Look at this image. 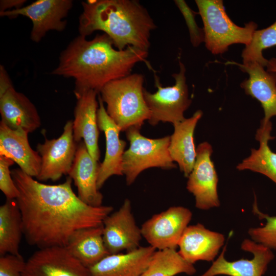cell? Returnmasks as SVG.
Wrapping results in <instances>:
<instances>
[{
    "label": "cell",
    "mask_w": 276,
    "mask_h": 276,
    "mask_svg": "<svg viewBox=\"0 0 276 276\" xmlns=\"http://www.w3.org/2000/svg\"><path fill=\"white\" fill-rule=\"evenodd\" d=\"M19 191L24 235L30 245L42 248L66 247L77 231L103 224L112 213L111 206H93L74 192L68 176L60 184L47 185L35 180L20 169L11 170Z\"/></svg>",
    "instance_id": "cell-1"
},
{
    "label": "cell",
    "mask_w": 276,
    "mask_h": 276,
    "mask_svg": "<svg viewBox=\"0 0 276 276\" xmlns=\"http://www.w3.org/2000/svg\"><path fill=\"white\" fill-rule=\"evenodd\" d=\"M113 47L105 33L89 40L80 35L62 51L52 74L74 78L75 96L87 90L99 93L108 82L131 74L134 65L148 56V52L132 46L123 50Z\"/></svg>",
    "instance_id": "cell-2"
},
{
    "label": "cell",
    "mask_w": 276,
    "mask_h": 276,
    "mask_svg": "<svg viewBox=\"0 0 276 276\" xmlns=\"http://www.w3.org/2000/svg\"><path fill=\"white\" fill-rule=\"evenodd\" d=\"M79 31L86 37L102 31L114 47L128 46L148 52L151 32L157 26L147 9L135 0H96L82 2Z\"/></svg>",
    "instance_id": "cell-3"
},
{
    "label": "cell",
    "mask_w": 276,
    "mask_h": 276,
    "mask_svg": "<svg viewBox=\"0 0 276 276\" xmlns=\"http://www.w3.org/2000/svg\"><path fill=\"white\" fill-rule=\"evenodd\" d=\"M144 81L143 75L131 74L108 82L99 92L107 114L121 131L132 127L141 128L150 117L144 96Z\"/></svg>",
    "instance_id": "cell-4"
},
{
    "label": "cell",
    "mask_w": 276,
    "mask_h": 276,
    "mask_svg": "<svg viewBox=\"0 0 276 276\" xmlns=\"http://www.w3.org/2000/svg\"><path fill=\"white\" fill-rule=\"evenodd\" d=\"M203 24L205 47L213 54H222L229 45L251 41L257 24L251 21L243 27L235 24L227 15L221 0H196Z\"/></svg>",
    "instance_id": "cell-5"
},
{
    "label": "cell",
    "mask_w": 276,
    "mask_h": 276,
    "mask_svg": "<svg viewBox=\"0 0 276 276\" xmlns=\"http://www.w3.org/2000/svg\"><path fill=\"white\" fill-rule=\"evenodd\" d=\"M140 129L132 127L126 131L130 146L123 156L122 172L128 185L134 182L139 175L148 168H176L169 152L170 136L149 139L141 134Z\"/></svg>",
    "instance_id": "cell-6"
},
{
    "label": "cell",
    "mask_w": 276,
    "mask_h": 276,
    "mask_svg": "<svg viewBox=\"0 0 276 276\" xmlns=\"http://www.w3.org/2000/svg\"><path fill=\"white\" fill-rule=\"evenodd\" d=\"M179 63V73L172 75L175 80L173 86H163L158 77L155 75L154 83L157 91L151 93L144 89V99L150 112L148 121L151 125L155 126L160 122L174 125L185 119L184 112L190 106L192 100L189 98L185 66L181 61Z\"/></svg>",
    "instance_id": "cell-7"
},
{
    "label": "cell",
    "mask_w": 276,
    "mask_h": 276,
    "mask_svg": "<svg viewBox=\"0 0 276 276\" xmlns=\"http://www.w3.org/2000/svg\"><path fill=\"white\" fill-rule=\"evenodd\" d=\"M192 218V213L181 206H171L152 216L141 227L142 237L156 249H176Z\"/></svg>",
    "instance_id": "cell-8"
},
{
    "label": "cell",
    "mask_w": 276,
    "mask_h": 276,
    "mask_svg": "<svg viewBox=\"0 0 276 276\" xmlns=\"http://www.w3.org/2000/svg\"><path fill=\"white\" fill-rule=\"evenodd\" d=\"M77 146L73 136V120H68L59 137L52 140L45 138L43 144L37 145L41 167L36 178L40 181H56L63 175L68 174L74 162Z\"/></svg>",
    "instance_id": "cell-9"
},
{
    "label": "cell",
    "mask_w": 276,
    "mask_h": 276,
    "mask_svg": "<svg viewBox=\"0 0 276 276\" xmlns=\"http://www.w3.org/2000/svg\"><path fill=\"white\" fill-rule=\"evenodd\" d=\"M212 146L200 143L196 149V158L192 171L188 177L187 189L195 197V206L208 210L220 206L217 186L218 177L211 155Z\"/></svg>",
    "instance_id": "cell-10"
},
{
    "label": "cell",
    "mask_w": 276,
    "mask_h": 276,
    "mask_svg": "<svg viewBox=\"0 0 276 276\" xmlns=\"http://www.w3.org/2000/svg\"><path fill=\"white\" fill-rule=\"evenodd\" d=\"M73 6L71 0H38L21 8L0 12L1 16L14 18L22 15L33 24L31 39L38 42L50 30L62 31L66 21L63 20Z\"/></svg>",
    "instance_id": "cell-11"
},
{
    "label": "cell",
    "mask_w": 276,
    "mask_h": 276,
    "mask_svg": "<svg viewBox=\"0 0 276 276\" xmlns=\"http://www.w3.org/2000/svg\"><path fill=\"white\" fill-rule=\"evenodd\" d=\"M23 276H90L83 265L66 247L39 249L26 261Z\"/></svg>",
    "instance_id": "cell-12"
},
{
    "label": "cell",
    "mask_w": 276,
    "mask_h": 276,
    "mask_svg": "<svg viewBox=\"0 0 276 276\" xmlns=\"http://www.w3.org/2000/svg\"><path fill=\"white\" fill-rule=\"evenodd\" d=\"M241 248L251 253L253 258L227 261L225 258V245L210 267L199 276H263L267 270L268 264L274 258L272 250L249 239L243 241Z\"/></svg>",
    "instance_id": "cell-13"
},
{
    "label": "cell",
    "mask_w": 276,
    "mask_h": 276,
    "mask_svg": "<svg viewBox=\"0 0 276 276\" xmlns=\"http://www.w3.org/2000/svg\"><path fill=\"white\" fill-rule=\"evenodd\" d=\"M105 245L110 254L139 248L142 237L132 213L130 200L125 199L120 209L111 213L103 222Z\"/></svg>",
    "instance_id": "cell-14"
},
{
    "label": "cell",
    "mask_w": 276,
    "mask_h": 276,
    "mask_svg": "<svg viewBox=\"0 0 276 276\" xmlns=\"http://www.w3.org/2000/svg\"><path fill=\"white\" fill-rule=\"evenodd\" d=\"M98 93L94 90H87L76 96V105L73 120V136L76 143L83 140L88 152L96 163L100 156L98 146L99 127L97 112Z\"/></svg>",
    "instance_id": "cell-15"
},
{
    "label": "cell",
    "mask_w": 276,
    "mask_h": 276,
    "mask_svg": "<svg viewBox=\"0 0 276 276\" xmlns=\"http://www.w3.org/2000/svg\"><path fill=\"white\" fill-rule=\"evenodd\" d=\"M98 102V125L99 130L104 132L106 141L104 159L99 164L98 169L97 187L100 190L111 176L123 175L122 159L126 143L120 139L121 130L107 114L104 102L99 96Z\"/></svg>",
    "instance_id": "cell-16"
},
{
    "label": "cell",
    "mask_w": 276,
    "mask_h": 276,
    "mask_svg": "<svg viewBox=\"0 0 276 276\" xmlns=\"http://www.w3.org/2000/svg\"><path fill=\"white\" fill-rule=\"evenodd\" d=\"M224 236L212 231L201 223L189 225L178 244L180 255L194 264L199 261L213 262L224 245Z\"/></svg>",
    "instance_id": "cell-17"
},
{
    "label": "cell",
    "mask_w": 276,
    "mask_h": 276,
    "mask_svg": "<svg viewBox=\"0 0 276 276\" xmlns=\"http://www.w3.org/2000/svg\"><path fill=\"white\" fill-rule=\"evenodd\" d=\"M28 132L22 129H12L0 122V155L16 163L24 172L33 177L39 175L41 158L30 146Z\"/></svg>",
    "instance_id": "cell-18"
},
{
    "label": "cell",
    "mask_w": 276,
    "mask_h": 276,
    "mask_svg": "<svg viewBox=\"0 0 276 276\" xmlns=\"http://www.w3.org/2000/svg\"><path fill=\"white\" fill-rule=\"evenodd\" d=\"M156 251L149 245L125 254H110L88 268L90 276H141Z\"/></svg>",
    "instance_id": "cell-19"
},
{
    "label": "cell",
    "mask_w": 276,
    "mask_h": 276,
    "mask_svg": "<svg viewBox=\"0 0 276 276\" xmlns=\"http://www.w3.org/2000/svg\"><path fill=\"white\" fill-rule=\"evenodd\" d=\"M239 65L249 75L240 86L247 95L260 102L264 112L261 124L266 125L272 117L276 116V73L265 70L258 63Z\"/></svg>",
    "instance_id": "cell-20"
},
{
    "label": "cell",
    "mask_w": 276,
    "mask_h": 276,
    "mask_svg": "<svg viewBox=\"0 0 276 276\" xmlns=\"http://www.w3.org/2000/svg\"><path fill=\"white\" fill-rule=\"evenodd\" d=\"M99 167L83 141L77 143L74 162L68 175L77 187L79 198L93 206L102 205L103 195L97 187Z\"/></svg>",
    "instance_id": "cell-21"
},
{
    "label": "cell",
    "mask_w": 276,
    "mask_h": 276,
    "mask_svg": "<svg viewBox=\"0 0 276 276\" xmlns=\"http://www.w3.org/2000/svg\"><path fill=\"white\" fill-rule=\"evenodd\" d=\"M0 113L1 122L13 130L22 129L30 133L41 125L35 106L13 86L0 95Z\"/></svg>",
    "instance_id": "cell-22"
},
{
    "label": "cell",
    "mask_w": 276,
    "mask_h": 276,
    "mask_svg": "<svg viewBox=\"0 0 276 276\" xmlns=\"http://www.w3.org/2000/svg\"><path fill=\"white\" fill-rule=\"evenodd\" d=\"M202 116L200 110L193 116L176 123L170 136L169 152L173 162L177 163L181 172L188 177L194 167L196 158L194 133L196 125Z\"/></svg>",
    "instance_id": "cell-23"
},
{
    "label": "cell",
    "mask_w": 276,
    "mask_h": 276,
    "mask_svg": "<svg viewBox=\"0 0 276 276\" xmlns=\"http://www.w3.org/2000/svg\"><path fill=\"white\" fill-rule=\"evenodd\" d=\"M103 224L76 232L66 246L71 254L87 268L110 255L104 243Z\"/></svg>",
    "instance_id": "cell-24"
},
{
    "label": "cell",
    "mask_w": 276,
    "mask_h": 276,
    "mask_svg": "<svg viewBox=\"0 0 276 276\" xmlns=\"http://www.w3.org/2000/svg\"><path fill=\"white\" fill-rule=\"evenodd\" d=\"M272 123L261 124L257 130L256 139L259 142L258 149H251L250 155L239 163L236 168L239 171L249 170L262 174L276 184V153L268 146V141L274 137L271 135Z\"/></svg>",
    "instance_id": "cell-25"
},
{
    "label": "cell",
    "mask_w": 276,
    "mask_h": 276,
    "mask_svg": "<svg viewBox=\"0 0 276 276\" xmlns=\"http://www.w3.org/2000/svg\"><path fill=\"white\" fill-rule=\"evenodd\" d=\"M22 235V217L16 199H7L0 206V255H20Z\"/></svg>",
    "instance_id": "cell-26"
},
{
    "label": "cell",
    "mask_w": 276,
    "mask_h": 276,
    "mask_svg": "<svg viewBox=\"0 0 276 276\" xmlns=\"http://www.w3.org/2000/svg\"><path fill=\"white\" fill-rule=\"evenodd\" d=\"M193 264L186 261L176 249L156 250L148 267L141 276H175L180 273L194 274Z\"/></svg>",
    "instance_id": "cell-27"
},
{
    "label": "cell",
    "mask_w": 276,
    "mask_h": 276,
    "mask_svg": "<svg viewBox=\"0 0 276 276\" xmlns=\"http://www.w3.org/2000/svg\"><path fill=\"white\" fill-rule=\"evenodd\" d=\"M274 46H276V21L265 29L254 32L251 42L242 51L243 64L258 63L266 67L268 60L263 57L262 52Z\"/></svg>",
    "instance_id": "cell-28"
},
{
    "label": "cell",
    "mask_w": 276,
    "mask_h": 276,
    "mask_svg": "<svg viewBox=\"0 0 276 276\" xmlns=\"http://www.w3.org/2000/svg\"><path fill=\"white\" fill-rule=\"evenodd\" d=\"M253 211L260 218L266 220L265 224L260 227L249 228L248 234L251 239L270 249L276 250V216H269L258 209L255 197Z\"/></svg>",
    "instance_id": "cell-29"
},
{
    "label": "cell",
    "mask_w": 276,
    "mask_h": 276,
    "mask_svg": "<svg viewBox=\"0 0 276 276\" xmlns=\"http://www.w3.org/2000/svg\"><path fill=\"white\" fill-rule=\"evenodd\" d=\"M14 163L11 159L0 155V189L7 199H16L19 195L9 169Z\"/></svg>",
    "instance_id": "cell-30"
},
{
    "label": "cell",
    "mask_w": 276,
    "mask_h": 276,
    "mask_svg": "<svg viewBox=\"0 0 276 276\" xmlns=\"http://www.w3.org/2000/svg\"><path fill=\"white\" fill-rule=\"evenodd\" d=\"M175 4L185 17L188 27L191 41L194 47L198 46L204 40L203 30L201 31L197 26L193 11L188 7L184 1H174Z\"/></svg>",
    "instance_id": "cell-31"
},
{
    "label": "cell",
    "mask_w": 276,
    "mask_h": 276,
    "mask_svg": "<svg viewBox=\"0 0 276 276\" xmlns=\"http://www.w3.org/2000/svg\"><path fill=\"white\" fill-rule=\"evenodd\" d=\"M26 263L20 255L1 256L0 276H23Z\"/></svg>",
    "instance_id": "cell-32"
},
{
    "label": "cell",
    "mask_w": 276,
    "mask_h": 276,
    "mask_svg": "<svg viewBox=\"0 0 276 276\" xmlns=\"http://www.w3.org/2000/svg\"><path fill=\"white\" fill-rule=\"evenodd\" d=\"M26 0H2L0 2V12H4L8 9L15 8L14 9L21 8L26 3Z\"/></svg>",
    "instance_id": "cell-33"
},
{
    "label": "cell",
    "mask_w": 276,
    "mask_h": 276,
    "mask_svg": "<svg viewBox=\"0 0 276 276\" xmlns=\"http://www.w3.org/2000/svg\"><path fill=\"white\" fill-rule=\"evenodd\" d=\"M0 95L3 94L10 87L13 86L3 67L1 66Z\"/></svg>",
    "instance_id": "cell-34"
},
{
    "label": "cell",
    "mask_w": 276,
    "mask_h": 276,
    "mask_svg": "<svg viewBox=\"0 0 276 276\" xmlns=\"http://www.w3.org/2000/svg\"><path fill=\"white\" fill-rule=\"evenodd\" d=\"M266 67L267 71L276 73V58H273L268 60Z\"/></svg>",
    "instance_id": "cell-35"
}]
</instances>
